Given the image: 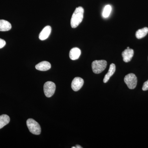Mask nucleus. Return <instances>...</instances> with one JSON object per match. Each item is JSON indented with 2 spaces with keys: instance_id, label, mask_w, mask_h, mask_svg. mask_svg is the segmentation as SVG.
<instances>
[{
  "instance_id": "nucleus-1",
  "label": "nucleus",
  "mask_w": 148,
  "mask_h": 148,
  "mask_svg": "<svg viewBox=\"0 0 148 148\" xmlns=\"http://www.w3.org/2000/svg\"><path fill=\"white\" fill-rule=\"evenodd\" d=\"M84 13V9L82 7H79L76 8L71 18V24L72 28H77L82 22Z\"/></svg>"
},
{
  "instance_id": "nucleus-2",
  "label": "nucleus",
  "mask_w": 148,
  "mask_h": 148,
  "mask_svg": "<svg viewBox=\"0 0 148 148\" xmlns=\"http://www.w3.org/2000/svg\"><path fill=\"white\" fill-rule=\"evenodd\" d=\"M107 62L106 60H95L92 63V71L95 74L101 73L106 69Z\"/></svg>"
},
{
  "instance_id": "nucleus-3",
  "label": "nucleus",
  "mask_w": 148,
  "mask_h": 148,
  "mask_svg": "<svg viewBox=\"0 0 148 148\" xmlns=\"http://www.w3.org/2000/svg\"><path fill=\"white\" fill-rule=\"evenodd\" d=\"M27 124L29 131L34 135H40L41 129L40 125L37 121L32 119H29L27 120Z\"/></svg>"
},
{
  "instance_id": "nucleus-4",
  "label": "nucleus",
  "mask_w": 148,
  "mask_h": 148,
  "mask_svg": "<svg viewBox=\"0 0 148 148\" xmlns=\"http://www.w3.org/2000/svg\"><path fill=\"white\" fill-rule=\"evenodd\" d=\"M124 80V82L130 89H134L137 86L138 79L137 77L134 74H127L125 77Z\"/></svg>"
},
{
  "instance_id": "nucleus-5",
  "label": "nucleus",
  "mask_w": 148,
  "mask_h": 148,
  "mask_svg": "<svg viewBox=\"0 0 148 148\" xmlns=\"http://www.w3.org/2000/svg\"><path fill=\"white\" fill-rule=\"evenodd\" d=\"M56 90V85L52 82H47L44 85V91L45 96L50 98L54 94Z\"/></svg>"
},
{
  "instance_id": "nucleus-6",
  "label": "nucleus",
  "mask_w": 148,
  "mask_h": 148,
  "mask_svg": "<svg viewBox=\"0 0 148 148\" xmlns=\"http://www.w3.org/2000/svg\"><path fill=\"white\" fill-rule=\"evenodd\" d=\"M84 83V81L82 78L79 77H75L72 82V88L74 91H78L82 87Z\"/></svg>"
},
{
  "instance_id": "nucleus-7",
  "label": "nucleus",
  "mask_w": 148,
  "mask_h": 148,
  "mask_svg": "<svg viewBox=\"0 0 148 148\" xmlns=\"http://www.w3.org/2000/svg\"><path fill=\"white\" fill-rule=\"evenodd\" d=\"M134 55V50L131 49H127L122 53L123 61L127 63L131 61Z\"/></svg>"
},
{
  "instance_id": "nucleus-8",
  "label": "nucleus",
  "mask_w": 148,
  "mask_h": 148,
  "mask_svg": "<svg viewBox=\"0 0 148 148\" xmlns=\"http://www.w3.org/2000/svg\"><path fill=\"white\" fill-rule=\"evenodd\" d=\"M51 28L50 26H47L42 29L40 33L39 38L41 40H44L48 38L51 33Z\"/></svg>"
},
{
  "instance_id": "nucleus-9",
  "label": "nucleus",
  "mask_w": 148,
  "mask_h": 148,
  "mask_svg": "<svg viewBox=\"0 0 148 148\" xmlns=\"http://www.w3.org/2000/svg\"><path fill=\"white\" fill-rule=\"evenodd\" d=\"M51 68V65L49 62L46 61H42L36 66V69L40 71H45L49 70Z\"/></svg>"
},
{
  "instance_id": "nucleus-10",
  "label": "nucleus",
  "mask_w": 148,
  "mask_h": 148,
  "mask_svg": "<svg viewBox=\"0 0 148 148\" xmlns=\"http://www.w3.org/2000/svg\"><path fill=\"white\" fill-rule=\"evenodd\" d=\"M81 53V51L79 48L74 47L70 51L69 56L71 60H76L79 58Z\"/></svg>"
},
{
  "instance_id": "nucleus-11",
  "label": "nucleus",
  "mask_w": 148,
  "mask_h": 148,
  "mask_svg": "<svg viewBox=\"0 0 148 148\" xmlns=\"http://www.w3.org/2000/svg\"><path fill=\"white\" fill-rule=\"evenodd\" d=\"M116 71V66L114 64H112L110 65V69L108 73L106 74L104 79H103V82L106 83L110 79V78L114 73Z\"/></svg>"
},
{
  "instance_id": "nucleus-12",
  "label": "nucleus",
  "mask_w": 148,
  "mask_h": 148,
  "mask_svg": "<svg viewBox=\"0 0 148 148\" xmlns=\"http://www.w3.org/2000/svg\"><path fill=\"white\" fill-rule=\"evenodd\" d=\"M11 28V24L8 21L3 19L0 20V31L6 32L10 30Z\"/></svg>"
},
{
  "instance_id": "nucleus-13",
  "label": "nucleus",
  "mask_w": 148,
  "mask_h": 148,
  "mask_svg": "<svg viewBox=\"0 0 148 148\" xmlns=\"http://www.w3.org/2000/svg\"><path fill=\"white\" fill-rule=\"evenodd\" d=\"M10 121V118L6 114H3L0 116V129L4 127L9 123Z\"/></svg>"
},
{
  "instance_id": "nucleus-14",
  "label": "nucleus",
  "mask_w": 148,
  "mask_h": 148,
  "mask_svg": "<svg viewBox=\"0 0 148 148\" xmlns=\"http://www.w3.org/2000/svg\"><path fill=\"white\" fill-rule=\"evenodd\" d=\"M148 33V28L147 27H145L143 29H139L136 32L135 36L136 38L139 39L143 38Z\"/></svg>"
},
{
  "instance_id": "nucleus-15",
  "label": "nucleus",
  "mask_w": 148,
  "mask_h": 148,
  "mask_svg": "<svg viewBox=\"0 0 148 148\" xmlns=\"http://www.w3.org/2000/svg\"><path fill=\"white\" fill-rule=\"evenodd\" d=\"M111 11H112V7L110 5H106L104 8L103 12V16L104 18H107L110 16V14Z\"/></svg>"
},
{
  "instance_id": "nucleus-16",
  "label": "nucleus",
  "mask_w": 148,
  "mask_h": 148,
  "mask_svg": "<svg viewBox=\"0 0 148 148\" xmlns=\"http://www.w3.org/2000/svg\"><path fill=\"white\" fill-rule=\"evenodd\" d=\"M142 89L144 91L148 90V80L146 82L144 83Z\"/></svg>"
},
{
  "instance_id": "nucleus-17",
  "label": "nucleus",
  "mask_w": 148,
  "mask_h": 148,
  "mask_svg": "<svg viewBox=\"0 0 148 148\" xmlns=\"http://www.w3.org/2000/svg\"><path fill=\"white\" fill-rule=\"evenodd\" d=\"M6 45V42L4 40L0 38V49L2 48Z\"/></svg>"
},
{
  "instance_id": "nucleus-18",
  "label": "nucleus",
  "mask_w": 148,
  "mask_h": 148,
  "mask_svg": "<svg viewBox=\"0 0 148 148\" xmlns=\"http://www.w3.org/2000/svg\"><path fill=\"white\" fill-rule=\"evenodd\" d=\"M76 148H82V147H81V146H80V145H77L76 146Z\"/></svg>"
},
{
  "instance_id": "nucleus-19",
  "label": "nucleus",
  "mask_w": 148,
  "mask_h": 148,
  "mask_svg": "<svg viewBox=\"0 0 148 148\" xmlns=\"http://www.w3.org/2000/svg\"><path fill=\"white\" fill-rule=\"evenodd\" d=\"M72 148H76V147H72Z\"/></svg>"
},
{
  "instance_id": "nucleus-20",
  "label": "nucleus",
  "mask_w": 148,
  "mask_h": 148,
  "mask_svg": "<svg viewBox=\"0 0 148 148\" xmlns=\"http://www.w3.org/2000/svg\"><path fill=\"white\" fill-rule=\"evenodd\" d=\"M127 49H130V47H127Z\"/></svg>"
}]
</instances>
